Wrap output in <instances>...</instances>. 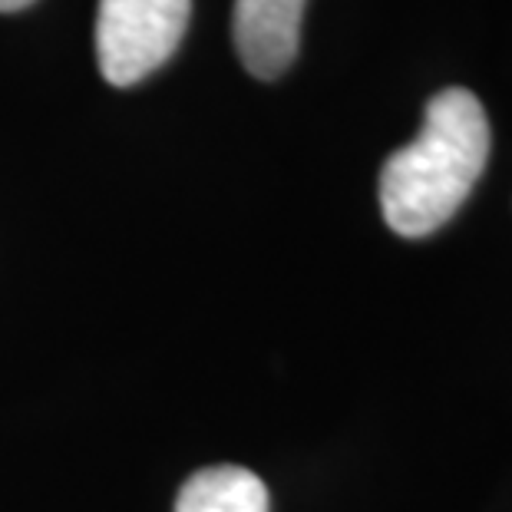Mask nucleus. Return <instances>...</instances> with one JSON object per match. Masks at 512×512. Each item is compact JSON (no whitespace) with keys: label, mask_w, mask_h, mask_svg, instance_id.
I'll return each instance as SVG.
<instances>
[{"label":"nucleus","mask_w":512,"mask_h":512,"mask_svg":"<svg viewBox=\"0 0 512 512\" xmlns=\"http://www.w3.org/2000/svg\"><path fill=\"white\" fill-rule=\"evenodd\" d=\"M489 146L493 133L479 96L463 86L440 90L423 110L417 139L384 162V222L403 238H423L443 228L483 179Z\"/></svg>","instance_id":"f257e3e1"},{"label":"nucleus","mask_w":512,"mask_h":512,"mask_svg":"<svg viewBox=\"0 0 512 512\" xmlns=\"http://www.w3.org/2000/svg\"><path fill=\"white\" fill-rule=\"evenodd\" d=\"M192 0H100L96 60L106 83L136 86L156 73L189 27Z\"/></svg>","instance_id":"f03ea898"},{"label":"nucleus","mask_w":512,"mask_h":512,"mask_svg":"<svg viewBox=\"0 0 512 512\" xmlns=\"http://www.w3.org/2000/svg\"><path fill=\"white\" fill-rule=\"evenodd\" d=\"M30 4H34V0H0V14H14V10H24Z\"/></svg>","instance_id":"39448f33"},{"label":"nucleus","mask_w":512,"mask_h":512,"mask_svg":"<svg viewBox=\"0 0 512 512\" xmlns=\"http://www.w3.org/2000/svg\"><path fill=\"white\" fill-rule=\"evenodd\" d=\"M308 0H235L232 40L238 60L258 80H278L298 57Z\"/></svg>","instance_id":"7ed1b4c3"},{"label":"nucleus","mask_w":512,"mask_h":512,"mask_svg":"<svg viewBox=\"0 0 512 512\" xmlns=\"http://www.w3.org/2000/svg\"><path fill=\"white\" fill-rule=\"evenodd\" d=\"M176 512H268V486L245 466H205L182 483Z\"/></svg>","instance_id":"20e7f679"}]
</instances>
